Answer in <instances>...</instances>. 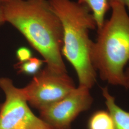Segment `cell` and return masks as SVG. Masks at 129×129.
Masks as SVG:
<instances>
[{
    "label": "cell",
    "instance_id": "6da1fadb",
    "mask_svg": "<svg viewBox=\"0 0 129 129\" xmlns=\"http://www.w3.org/2000/svg\"><path fill=\"white\" fill-rule=\"evenodd\" d=\"M2 4L5 22L21 33L43 57L46 68L56 73H67L61 53L63 28L47 1L9 0Z\"/></svg>",
    "mask_w": 129,
    "mask_h": 129
},
{
    "label": "cell",
    "instance_id": "7a4b0ae2",
    "mask_svg": "<svg viewBox=\"0 0 129 129\" xmlns=\"http://www.w3.org/2000/svg\"><path fill=\"white\" fill-rule=\"evenodd\" d=\"M47 1L63 28L62 56L74 67L79 86L91 88L97 80L91 57L93 41L89 37V30L97 28L92 14L86 6L71 0Z\"/></svg>",
    "mask_w": 129,
    "mask_h": 129
},
{
    "label": "cell",
    "instance_id": "3957f363",
    "mask_svg": "<svg viewBox=\"0 0 129 129\" xmlns=\"http://www.w3.org/2000/svg\"><path fill=\"white\" fill-rule=\"evenodd\" d=\"M111 18L97 30L91 57L102 80L124 86L125 67L129 63V15L120 3L111 4Z\"/></svg>",
    "mask_w": 129,
    "mask_h": 129
},
{
    "label": "cell",
    "instance_id": "277c9868",
    "mask_svg": "<svg viewBox=\"0 0 129 129\" xmlns=\"http://www.w3.org/2000/svg\"><path fill=\"white\" fill-rule=\"evenodd\" d=\"M0 88L5 96L0 104V129H52L33 113L21 88L12 80L0 78Z\"/></svg>",
    "mask_w": 129,
    "mask_h": 129
},
{
    "label": "cell",
    "instance_id": "5b68a950",
    "mask_svg": "<svg viewBox=\"0 0 129 129\" xmlns=\"http://www.w3.org/2000/svg\"><path fill=\"white\" fill-rule=\"evenodd\" d=\"M75 88L68 73H56L46 67L21 89L27 102L40 111L63 99Z\"/></svg>",
    "mask_w": 129,
    "mask_h": 129
},
{
    "label": "cell",
    "instance_id": "8992f818",
    "mask_svg": "<svg viewBox=\"0 0 129 129\" xmlns=\"http://www.w3.org/2000/svg\"><path fill=\"white\" fill-rule=\"evenodd\" d=\"M89 90L78 86L63 99L40 110L39 118L52 129H71L79 114L90 108L93 99Z\"/></svg>",
    "mask_w": 129,
    "mask_h": 129
},
{
    "label": "cell",
    "instance_id": "52a82bcc",
    "mask_svg": "<svg viewBox=\"0 0 129 129\" xmlns=\"http://www.w3.org/2000/svg\"><path fill=\"white\" fill-rule=\"evenodd\" d=\"M107 111L113 120L114 129H129V111H125L116 103L115 98L109 91L107 87L102 88Z\"/></svg>",
    "mask_w": 129,
    "mask_h": 129
},
{
    "label": "cell",
    "instance_id": "ba28073f",
    "mask_svg": "<svg viewBox=\"0 0 129 129\" xmlns=\"http://www.w3.org/2000/svg\"><path fill=\"white\" fill-rule=\"evenodd\" d=\"M78 3L86 6L92 14L97 25V30L105 23V16L111 8L110 0H78Z\"/></svg>",
    "mask_w": 129,
    "mask_h": 129
},
{
    "label": "cell",
    "instance_id": "9c48e42d",
    "mask_svg": "<svg viewBox=\"0 0 129 129\" xmlns=\"http://www.w3.org/2000/svg\"><path fill=\"white\" fill-rule=\"evenodd\" d=\"M88 129H114L113 120L109 112L99 110L93 113L88 120Z\"/></svg>",
    "mask_w": 129,
    "mask_h": 129
},
{
    "label": "cell",
    "instance_id": "30bf717a",
    "mask_svg": "<svg viewBox=\"0 0 129 129\" xmlns=\"http://www.w3.org/2000/svg\"><path fill=\"white\" fill-rule=\"evenodd\" d=\"M44 62H45L44 60L32 57L24 62H18L14 65V68L17 70L18 73L36 75L40 71Z\"/></svg>",
    "mask_w": 129,
    "mask_h": 129
},
{
    "label": "cell",
    "instance_id": "8fae6325",
    "mask_svg": "<svg viewBox=\"0 0 129 129\" xmlns=\"http://www.w3.org/2000/svg\"><path fill=\"white\" fill-rule=\"evenodd\" d=\"M16 56L19 62H24L32 57V53L26 47H20L16 50Z\"/></svg>",
    "mask_w": 129,
    "mask_h": 129
},
{
    "label": "cell",
    "instance_id": "7c38bea8",
    "mask_svg": "<svg viewBox=\"0 0 129 129\" xmlns=\"http://www.w3.org/2000/svg\"><path fill=\"white\" fill-rule=\"evenodd\" d=\"M123 87L126 88H129V66L127 69L125 70L124 83Z\"/></svg>",
    "mask_w": 129,
    "mask_h": 129
},
{
    "label": "cell",
    "instance_id": "4fadbf2b",
    "mask_svg": "<svg viewBox=\"0 0 129 129\" xmlns=\"http://www.w3.org/2000/svg\"><path fill=\"white\" fill-rule=\"evenodd\" d=\"M111 4L114 3H118L123 5L126 8H127L129 12V0H110Z\"/></svg>",
    "mask_w": 129,
    "mask_h": 129
},
{
    "label": "cell",
    "instance_id": "5bb4252c",
    "mask_svg": "<svg viewBox=\"0 0 129 129\" xmlns=\"http://www.w3.org/2000/svg\"><path fill=\"white\" fill-rule=\"evenodd\" d=\"M5 23H6V22H5V20L3 5L2 3H0V25H2Z\"/></svg>",
    "mask_w": 129,
    "mask_h": 129
},
{
    "label": "cell",
    "instance_id": "9a60e30c",
    "mask_svg": "<svg viewBox=\"0 0 129 129\" xmlns=\"http://www.w3.org/2000/svg\"><path fill=\"white\" fill-rule=\"evenodd\" d=\"M9 1V0H0V3H5L7 1Z\"/></svg>",
    "mask_w": 129,
    "mask_h": 129
},
{
    "label": "cell",
    "instance_id": "2e32d148",
    "mask_svg": "<svg viewBox=\"0 0 129 129\" xmlns=\"http://www.w3.org/2000/svg\"><path fill=\"white\" fill-rule=\"evenodd\" d=\"M40 1H45V0H40Z\"/></svg>",
    "mask_w": 129,
    "mask_h": 129
}]
</instances>
